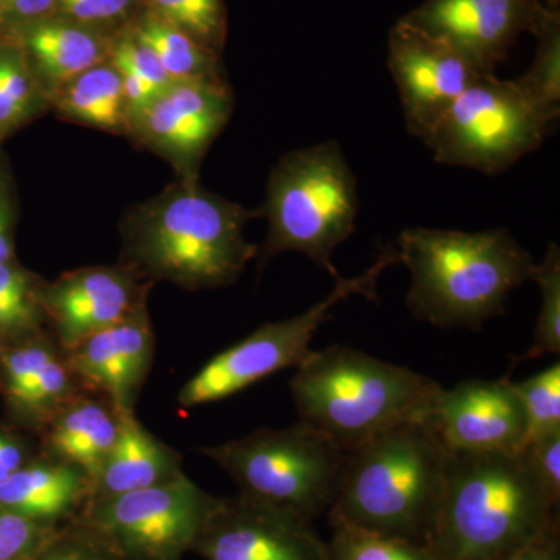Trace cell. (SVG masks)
<instances>
[{
  "label": "cell",
  "instance_id": "36",
  "mask_svg": "<svg viewBox=\"0 0 560 560\" xmlns=\"http://www.w3.org/2000/svg\"><path fill=\"white\" fill-rule=\"evenodd\" d=\"M136 2L138 0H58L55 14L98 28L130 16Z\"/></svg>",
  "mask_w": 560,
  "mask_h": 560
},
{
  "label": "cell",
  "instance_id": "31",
  "mask_svg": "<svg viewBox=\"0 0 560 560\" xmlns=\"http://www.w3.org/2000/svg\"><path fill=\"white\" fill-rule=\"evenodd\" d=\"M526 416V442L560 429V363L514 383Z\"/></svg>",
  "mask_w": 560,
  "mask_h": 560
},
{
  "label": "cell",
  "instance_id": "3",
  "mask_svg": "<svg viewBox=\"0 0 560 560\" xmlns=\"http://www.w3.org/2000/svg\"><path fill=\"white\" fill-rule=\"evenodd\" d=\"M558 523L522 451L451 452L429 548L436 560H504Z\"/></svg>",
  "mask_w": 560,
  "mask_h": 560
},
{
  "label": "cell",
  "instance_id": "28",
  "mask_svg": "<svg viewBox=\"0 0 560 560\" xmlns=\"http://www.w3.org/2000/svg\"><path fill=\"white\" fill-rule=\"evenodd\" d=\"M530 280H534L540 289V312L537 316L536 330H534L533 346L528 352L514 359L512 364L560 353V249L558 243H550L544 260L534 267Z\"/></svg>",
  "mask_w": 560,
  "mask_h": 560
},
{
  "label": "cell",
  "instance_id": "32",
  "mask_svg": "<svg viewBox=\"0 0 560 560\" xmlns=\"http://www.w3.org/2000/svg\"><path fill=\"white\" fill-rule=\"evenodd\" d=\"M58 528L39 525L0 506V560H31Z\"/></svg>",
  "mask_w": 560,
  "mask_h": 560
},
{
  "label": "cell",
  "instance_id": "4",
  "mask_svg": "<svg viewBox=\"0 0 560 560\" xmlns=\"http://www.w3.org/2000/svg\"><path fill=\"white\" fill-rule=\"evenodd\" d=\"M400 264L411 272L408 311L440 329L480 330L504 311L511 291L533 279L536 261L508 230L401 232Z\"/></svg>",
  "mask_w": 560,
  "mask_h": 560
},
{
  "label": "cell",
  "instance_id": "9",
  "mask_svg": "<svg viewBox=\"0 0 560 560\" xmlns=\"http://www.w3.org/2000/svg\"><path fill=\"white\" fill-rule=\"evenodd\" d=\"M551 128L515 80L486 73L456 98L423 142L440 164L495 176L539 149Z\"/></svg>",
  "mask_w": 560,
  "mask_h": 560
},
{
  "label": "cell",
  "instance_id": "41",
  "mask_svg": "<svg viewBox=\"0 0 560 560\" xmlns=\"http://www.w3.org/2000/svg\"><path fill=\"white\" fill-rule=\"evenodd\" d=\"M560 0H544L545 5L551 7V9H559Z\"/></svg>",
  "mask_w": 560,
  "mask_h": 560
},
{
  "label": "cell",
  "instance_id": "25",
  "mask_svg": "<svg viewBox=\"0 0 560 560\" xmlns=\"http://www.w3.org/2000/svg\"><path fill=\"white\" fill-rule=\"evenodd\" d=\"M83 390L60 348L46 361L16 404L10 408L27 429L40 434L51 419Z\"/></svg>",
  "mask_w": 560,
  "mask_h": 560
},
{
  "label": "cell",
  "instance_id": "12",
  "mask_svg": "<svg viewBox=\"0 0 560 560\" xmlns=\"http://www.w3.org/2000/svg\"><path fill=\"white\" fill-rule=\"evenodd\" d=\"M388 65L407 130L420 140H425L471 83L488 73L447 40L404 20L390 28Z\"/></svg>",
  "mask_w": 560,
  "mask_h": 560
},
{
  "label": "cell",
  "instance_id": "11",
  "mask_svg": "<svg viewBox=\"0 0 560 560\" xmlns=\"http://www.w3.org/2000/svg\"><path fill=\"white\" fill-rule=\"evenodd\" d=\"M234 95L221 75L176 80L128 117V138L171 162L179 178H198L205 154L224 130Z\"/></svg>",
  "mask_w": 560,
  "mask_h": 560
},
{
  "label": "cell",
  "instance_id": "33",
  "mask_svg": "<svg viewBox=\"0 0 560 560\" xmlns=\"http://www.w3.org/2000/svg\"><path fill=\"white\" fill-rule=\"evenodd\" d=\"M31 560H116L101 540L72 521L60 526L57 533Z\"/></svg>",
  "mask_w": 560,
  "mask_h": 560
},
{
  "label": "cell",
  "instance_id": "27",
  "mask_svg": "<svg viewBox=\"0 0 560 560\" xmlns=\"http://www.w3.org/2000/svg\"><path fill=\"white\" fill-rule=\"evenodd\" d=\"M40 282L16 259L0 265V341L47 329L36 298Z\"/></svg>",
  "mask_w": 560,
  "mask_h": 560
},
{
  "label": "cell",
  "instance_id": "17",
  "mask_svg": "<svg viewBox=\"0 0 560 560\" xmlns=\"http://www.w3.org/2000/svg\"><path fill=\"white\" fill-rule=\"evenodd\" d=\"M62 352L84 390L106 397L119 412H136L154 359L149 302Z\"/></svg>",
  "mask_w": 560,
  "mask_h": 560
},
{
  "label": "cell",
  "instance_id": "7",
  "mask_svg": "<svg viewBox=\"0 0 560 560\" xmlns=\"http://www.w3.org/2000/svg\"><path fill=\"white\" fill-rule=\"evenodd\" d=\"M200 452L230 475L241 495L311 523L330 511L348 455L301 420Z\"/></svg>",
  "mask_w": 560,
  "mask_h": 560
},
{
  "label": "cell",
  "instance_id": "18",
  "mask_svg": "<svg viewBox=\"0 0 560 560\" xmlns=\"http://www.w3.org/2000/svg\"><path fill=\"white\" fill-rule=\"evenodd\" d=\"M27 55L36 75L50 94L62 83L108 61L114 43L98 28L70 21L60 14L22 25L7 33Z\"/></svg>",
  "mask_w": 560,
  "mask_h": 560
},
{
  "label": "cell",
  "instance_id": "30",
  "mask_svg": "<svg viewBox=\"0 0 560 560\" xmlns=\"http://www.w3.org/2000/svg\"><path fill=\"white\" fill-rule=\"evenodd\" d=\"M150 11L217 55L224 39L223 0H147Z\"/></svg>",
  "mask_w": 560,
  "mask_h": 560
},
{
  "label": "cell",
  "instance_id": "37",
  "mask_svg": "<svg viewBox=\"0 0 560 560\" xmlns=\"http://www.w3.org/2000/svg\"><path fill=\"white\" fill-rule=\"evenodd\" d=\"M16 187L5 154L0 153V265L16 259L14 232H16Z\"/></svg>",
  "mask_w": 560,
  "mask_h": 560
},
{
  "label": "cell",
  "instance_id": "21",
  "mask_svg": "<svg viewBox=\"0 0 560 560\" xmlns=\"http://www.w3.org/2000/svg\"><path fill=\"white\" fill-rule=\"evenodd\" d=\"M183 471V458L145 429L136 412H120L116 444L91 482L90 500L151 488Z\"/></svg>",
  "mask_w": 560,
  "mask_h": 560
},
{
  "label": "cell",
  "instance_id": "6",
  "mask_svg": "<svg viewBox=\"0 0 560 560\" xmlns=\"http://www.w3.org/2000/svg\"><path fill=\"white\" fill-rule=\"evenodd\" d=\"M260 212L268 220L261 264L294 250L340 278L331 256L355 232L359 215L357 179L340 145L329 140L283 154L268 178Z\"/></svg>",
  "mask_w": 560,
  "mask_h": 560
},
{
  "label": "cell",
  "instance_id": "5",
  "mask_svg": "<svg viewBox=\"0 0 560 560\" xmlns=\"http://www.w3.org/2000/svg\"><path fill=\"white\" fill-rule=\"evenodd\" d=\"M442 386L349 346L312 350L290 381L301 422L350 452L382 431L420 418Z\"/></svg>",
  "mask_w": 560,
  "mask_h": 560
},
{
  "label": "cell",
  "instance_id": "19",
  "mask_svg": "<svg viewBox=\"0 0 560 560\" xmlns=\"http://www.w3.org/2000/svg\"><path fill=\"white\" fill-rule=\"evenodd\" d=\"M91 497L86 471L38 455L0 485V506L39 525H66Z\"/></svg>",
  "mask_w": 560,
  "mask_h": 560
},
{
  "label": "cell",
  "instance_id": "22",
  "mask_svg": "<svg viewBox=\"0 0 560 560\" xmlns=\"http://www.w3.org/2000/svg\"><path fill=\"white\" fill-rule=\"evenodd\" d=\"M50 109L62 119L127 136L128 106L119 70L105 61L73 77L50 94Z\"/></svg>",
  "mask_w": 560,
  "mask_h": 560
},
{
  "label": "cell",
  "instance_id": "16",
  "mask_svg": "<svg viewBox=\"0 0 560 560\" xmlns=\"http://www.w3.org/2000/svg\"><path fill=\"white\" fill-rule=\"evenodd\" d=\"M427 416L451 452L515 453L525 447V410L508 375L441 388Z\"/></svg>",
  "mask_w": 560,
  "mask_h": 560
},
{
  "label": "cell",
  "instance_id": "23",
  "mask_svg": "<svg viewBox=\"0 0 560 560\" xmlns=\"http://www.w3.org/2000/svg\"><path fill=\"white\" fill-rule=\"evenodd\" d=\"M49 109V94L25 51L0 36V143Z\"/></svg>",
  "mask_w": 560,
  "mask_h": 560
},
{
  "label": "cell",
  "instance_id": "20",
  "mask_svg": "<svg viewBox=\"0 0 560 560\" xmlns=\"http://www.w3.org/2000/svg\"><path fill=\"white\" fill-rule=\"evenodd\" d=\"M120 412L106 397L83 390L40 433L39 455L79 467L91 482L116 444Z\"/></svg>",
  "mask_w": 560,
  "mask_h": 560
},
{
  "label": "cell",
  "instance_id": "35",
  "mask_svg": "<svg viewBox=\"0 0 560 560\" xmlns=\"http://www.w3.org/2000/svg\"><path fill=\"white\" fill-rule=\"evenodd\" d=\"M534 477L556 506L560 503V429L541 434L522 448Z\"/></svg>",
  "mask_w": 560,
  "mask_h": 560
},
{
  "label": "cell",
  "instance_id": "34",
  "mask_svg": "<svg viewBox=\"0 0 560 560\" xmlns=\"http://www.w3.org/2000/svg\"><path fill=\"white\" fill-rule=\"evenodd\" d=\"M109 61L116 66L119 72L139 77L140 80L147 81L156 90H165L171 86L173 81H176L165 72L156 55L136 39L131 33L121 36L114 43Z\"/></svg>",
  "mask_w": 560,
  "mask_h": 560
},
{
  "label": "cell",
  "instance_id": "24",
  "mask_svg": "<svg viewBox=\"0 0 560 560\" xmlns=\"http://www.w3.org/2000/svg\"><path fill=\"white\" fill-rule=\"evenodd\" d=\"M143 46L149 47L162 68L173 80H195L219 77L217 55L178 31L156 14H143L130 32Z\"/></svg>",
  "mask_w": 560,
  "mask_h": 560
},
{
  "label": "cell",
  "instance_id": "10",
  "mask_svg": "<svg viewBox=\"0 0 560 560\" xmlns=\"http://www.w3.org/2000/svg\"><path fill=\"white\" fill-rule=\"evenodd\" d=\"M220 501L180 471L151 488L88 501L73 521L116 560H180Z\"/></svg>",
  "mask_w": 560,
  "mask_h": 560
},
{
  "label": "cell",
  "instance_id": "39",
  "mask_svg": "<svg viewBox=\"0 0 560 560\" xmlns=\"http://www.w3.org/2000/svg\"><path fill=\"white\" fill-rule=\"evenodd\" d=\"M35 456L16 434L0 425V485Z\"/></svg>",
  "mask_w": 560,
  "mask_h": 560
},
{
  "label": "cell",
  "instance_id": "15",
  "mask_svg": "<svg viewBox=\"0 0 560 560\" xmlns=\"http://www.w3.org/2000/svg\"><path fill=\"white\" fill-rule=\"evenodd\" d=\"M544 0H425L401 20L451 43L485 72H495L522 33L537 35Z\"/></svg>",
  "mask_w": 560,
  "mask_h": 560
},
{
  "label": "cell",
  "instance_id": "8",
  "mask_svg": "<svg viewBox=\"0 0 560 560\" xmlns=\"http://www.w3.org/2000/svg\"><path fill=\"white\" fill-rule=\"evenodd\" d=\"M400 264L399 250L389 246L374 265L355 278L335 279L326 300L293 318L267 323L245 340L210 359L178 393L183 408H197L228 399L254 383L283 370L298 368L312 353L316 331L331 318L335 305L352 296L378 301L377 283L382 272Z\"/></svg>",
  "mask_w": 560,
  "mask_h": 560
},
{
  "label": "cell",
  "instance_id": "14",
  "mask_svg": "<svg viewBox=\"0 0 560 560\" xmlns=\"http://www.w3.org/2000/svg\"><path fill=\"white\" fill-rule=\"evenodd\" d=\"M191 551L206 560H329L313 523L246 499H221Z\"/></svg>",
  "mask_w": 560,
  "mask_h": 560
},
{
  "label": "cell",
  "instance_id": "29",
  "mask_svg": "<svg viewBox=\"0 0 560 560\" xmlns=\"http://www.w3.org/2000/svg\"><path fill=\"white\" fill-rule=\"evenodd\" d=\"M329 560H436L429 547L330 522Z\"/></svg>",
  "mask_w": 560,
  "mask_h": 560
},
{
  "label": "cell",
  "instance_id": "40",
  "mask_svg": "<svg viewBox=\"0 0 560 560\" xmlns=\"http://www.w3.org/2000/svg\"><path fill=\"white\" fill-rule=\"evenodd\" d=\"M504 560H560V525L552 526L528 547Z\"/></svg>",
  "mask_w": 560,
  "mask_h": 560
},
{
  "label": "cell",
  "instance_id": "42",
  "mask_svg": "<svg viewBox=\"0 0 560 560\" xmlns=\"http://www.w3.org/2000/svg\"><path fill=\"white\" fill-rule=\"evenodd\" d=\"M3 3H5V0H0V10H2Z\"/></svg>",
  "mask_w": 560,
  "mask_h": 560
},
{
  "label": "cell",
  "instance_id": "1",
  "mask_svg": "<svg viewBox=\"0 0 560 560\" xmlns=\"http://www.w3.org/2000/svg\"><path fill=\"white\" fill-rule=\"evenodd\" d=\"M260 215L205 189L198 178H179L121 221V264L149 282L189 291L231 285L259 254L245 228Z\"/></svg>",
  "mask_w": 560,
  "mask_h": 560
},
{
  "label": "cell",
  "instance_id": "26",
  "mask_svg": "<svg viewBox=\"0 0 560 560\" xmlns=\"http://www.w3.org/2000/svg\"><path fill=\"white\" fill-rule=\"evenodd\" d=\"M537 50L528 72L515 80L523 94L550 124L560 114V11L551 9L536 35Z\"/></svg>",
  "mask_w": 560,
  "mask_h": 560
},
{
  "label": "cell",
  "instance_id": "13",
  "mask_svg": "<svg viewBox=\"0 0 560 560\" xmlns=\"http://www.w3.org/2000/svg\"><path fill=\"white\" fill-rule=\"evenodd\" d=\"M153 285L120 261L62 272L51 282L43 280L36 298L47 330L66 350L128 318L149 302Z\"/></svg>",
  "mask_w": 560,
  "mask_h": 560
},
{
  "label": "cell",
  "instance_id": "2",
  "mask_svg": "<svg viewBox=\"0 0 560 560\" xmlns=\"http://www.w3.org/2000/svg\"><path fill=\"white\" fill-rule=\"evenodd\" d=\"M448 455L427 415L382 431L346 455L329 522L429 547Z\"/></svg>",
  "mask_w": 560,
  "mask_h": 560
},
{
  "label": "cell",
  "instance_id": "38",
  "mask_svg": "<svg viewBox=\"0 0 560 560\" xmlns=\"http://www.w3.org/2000/svg\"><path fill=\"white\" fill-rule=\"evenodd\" d=\"M58 0H5L0 10V36L57 13Z\"/></svg>",
  "mask_w": 560,
  "mask_h": 560
}]
</instances>
